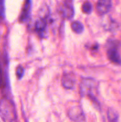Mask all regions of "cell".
Segmentation results:
<instances>
[{"instance_id": "1", "label": "cell", "mask_w": 121, "mask_h": 122, "mask_svg": "<svg viewBox=\"0 0 121 122\" xmlns=\"http://www.w3.org/2000/svg\"><path fill=\"white\" fill-rule=\"evenodd\" d=\"M98 86V82L94 79L90 77L84 78L79 85V92L82 97H88L93 101L94 103L98 106V102L96 98Z\"/></svg>"}, {"instance_id": "2", "label": "cell", "mask_w": 121, "mask_h": 122, "mask_svg": "<svg viewBox=\"0 0 121 122\" xmlns=\"http://www.w3.org/2000/svg\"><path fill=\"white\" fill-rule=\"evenodd\" d=\"M0 116L4 122H13L16 118L15 106L8 98L4 97L0 100Z\"/></svg>"}, {"instance_id": "3", "label": "cell", "mask_w": 121, "mask_h": 122, "mask_svg": "<svg viewBox=\"0 0 121 122\" xmlns=\"http://www.w3.org/2000/svg\"><path fill=\"white\" fill-rule=\"evenodd\" d=\"M120 42L117 40H109L107 42V55L109 60L114 64L121 65V57L119 50Z\"/></svg>"}, {"instance_id": "4", "label": "cell", "mask_w": 121, "mask_h": 122, "mask_svg": "<svg viewBox=\"0 0 121 122\" xmlns=\"http://www.w3.org/2000/svg\"><path fill=\"white\" fill-rule=\"evenodd\" d=\"M68 115L70 119L75 122H83L85 119L84 112L79 106L71 107L68 112Z\"/></svg>"}, {"instance_id": "5", "label": "cell", "mask_w": 121, "mask_h": 122, "mask_svg": "<svg viewBox=\"0 0 121 122\" xmlns=\"http://www.w3.org/2000/svg\"><path fill=\"white\" fill-rule=\"evenodd\" d=\"M34 29L40 36L45 37L47 33V20L40 17L36 20L34 25Z\"/></svg>"}, {"instance_id": "6", "label": "cell", "mask_w": 121, "mask_h": 122, "mask_svg": "<svg viewBox=\"0 0 121 122\" xmlns=\"http://www.w3.org/2000/svg\"><path fill=\"white\" fill-rule=\"evenodd\" d=\"M32 8V0H24L23 7L20 13L19 20L20 22H26L30 17Z\"/></svg>"}, {"instance_id": "7", "label": "cell", "mask_w": 121, "mask_h": 122, "mask_svg": "<svg viewBox=\"0 0 121 122\" xmlns=\"http://www.w3.org/2000/svg\"><path fill=\"white\" fill-rule=\"evenodd\" d=\"M112 6V0H98L96 4V11L100 15H104L109 12Z\"/></svg>"}, {"instance_id": "8", "label": "cell", "mask_w": 121, "mask_h": 122, "mask_svg": "<svg viewBox=\"0 0 121 122\" xmlns=\"http://www.w3.org/2000/svg\"><path fill=\"white\" fill-rule=\"evenodd\" d=\"M60 12L65 19H71L73 18L75 12L72 4L64 2V4L60 7Z\"/></svg>"}, {"instance_id": "9", "label": "cell", "mask_w": 121, "mask_h": 122, "mask_svg": "<svg viewBox=\"0 0 121 122\" xmlns=\"http://www.w3.org/2000/svg\"><path fill=\"white\" fill-rule=\"evenodd\" d=\"M62 84L65 89H72L75 84V78L72 73H65L62 77Z\"/></svg>"}, {"instance_id": "10", "label": "cell", "mask_w": 121, "mask_h": 122, "mask_svg": "<svg viewBox=\"0 0 121 122\" xmlns=\"http://www.w3.org/2000/svg\"><path fill=\"white\" fill-rule=\"evenodd\" d=\"M71 29L72 31L77 34H80L84 32V27L83 24L79 21H74L71 23Z\"/></svg>"}, {"instance_id": "11", "label": "cell", "mask_w": 121, "mask_h": 122, "mask_svg": "<svg viewBox=\"0 0 121 122\" xmlns=\"http://www.w3.org/2000/svg\"><path fill=\"white\" fill-rule=\"evenodd\" d=\"M107 117L110 122H118V115L116 111L112 108L108 110Z\"/></svg>"}, {"instance_id": "12", "label": "cell", "mask_w": 121, "mask_h": 122, "mask_svg": "<svg viewBox=\"0 0 121 122\" xmlns=\"http://www.w3.org/2000/svg\"><path fill=\"white\" fill-rule=\"evenodd\" d=\"M82 10L84 13L86 14H89L92 12L93 6L90 1H85L82 5Z\"/></svg>"}, {"instance_id": "13", "label": "cell", "mask_w": 121, "mask_h": 122, "mask_svg": "<svg viewBox=\"0 0 121 122\" xmlns=\"http://www.w3.org/2000/svg\"><path fill=\"white\" fill-rule=\"evenodd\" d=\"M24 74V69L23 67L19 66L16 70V76L19 80L23 78Z\"/></svg>"}, {"instance_id": "14", "label": "cell", "mask_w": 121, "mask_h": 122, "mask_svg": "<svg viewBox=\"0 0 121 122\" xmlns=\"http://www.w3.org/2000/svg\"><path fill=\"white\" fill-rule=\"evenodd\" d=\"M5 15L4 0H0V17H4Z\"/></svg>"}, {"instance_id": "15", "label": "cell", "mask_w": 121, "mask_h": 122, "mask_svg": "<svg viewBox=\"0 0 121 122\" xmlns=\"http://www.w3.org/2000/svg\"><path fill=\"white\" fill-rule=\"evenodd\" d=\"M74 0H65V2H68V3H71L72 4V2H73Z\"/></svg>"}, {"instance_id": "16", "label": "cell", "mask_w": 121, "mask_h": 122, "mask_svg": "<svg viewBox=\"0 0 121 122\" xmlns=\"http://www.w3.org/2000/svg\"><path fill=\"white\" fill-rule=\"evenodd\" d=\"M0 81H1V70H0Z\"/></svg>"}]
</instances>
